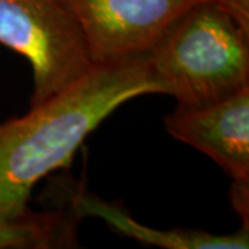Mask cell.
<instances>
[{
	"label": "cell",
	"instance_id": "6da1fadb",
	"mask_svg": "<svg viewBox=\"0 0 249 249\" xmlns=\"http://www.w3.org/2000/svg\"><path fill=\"white\" fill-rule=\"evenodd\" d=\"M150 93H162V88L148 54H133L94 64L27 115L0 124V217L28 212L32 190L42 178L67 166L119 106Z\"/></svg>",
	"mask_w": 249,
	"mask_h": 249
},
{
	"label": "cell",
	"instance_id": "7a4b0ae2",
	"mask_svg": "<svg viewBox=\"0 0 249 249\" xmlns=\"http://www.w3.org/2000/svg\"><path fill=\"white\" fill-rule=\"evenodd\" d=\"M249 31L226 9L202 0L184 11L148 52L162 93L201 106L249 85Z\"/></svg>",
	"mask_w": 249,
	"mask_h": 249
},
{
	"label": "cell",
	"instance_id": "3957f363",
	"mask_svg": "<svg viewBox=\"0 0 249 249\" xmlns=\"http://www.w3.org/2000/svg\"><path fill=\"white\" fill-rule=\"evenodd\" d=\"M0 43L32 65L31 108L71 86L94 65L79 21L64 0H0Z\"/></svg>",
	"mask_w": 249,
	"mask_h": 249
},
{
	"label": "cell",
	"instance_id": "277c9868",
	"mask_svg": "<svg viewBox=\"0 0 249 249\" xmlns=\"http://www.w3.org/2000/svg\"><path fill=\"white\" fill-rule=\"evenodd\" d=\"M79 21L91 61L148 53L172 22L202 0H64Z\"/></svg>",
	"mask_w": 249,
	"mask_h": 249
},
{
	"label": "cell",
	"instance_id": "5b68a950",
	"mask_svg": "<svg viewBox=\"0 0 249 249\" xmlns=\"http://www.w3.org/2000/svg\"><path fill=\"white\" fill-rule=\"evenodd\" d=\"M165 127L212 158L234 183L249 184V85L208 104H178Z\"/></svg>",
	"mask_w": 249,
	"mask_h": 249
},
{
	"label": "cell",
	"instance_id": "8992f818",
	"mask_svg": "<svg viewBox=\"0 0 249 249\" xmlns=\"http://www.w3.org/2000/svg\"><path fill=\"white\" fill-rule=\"evenodd\" d=\"M72 211L78 217L96 216L122 232L140 242H147L166 249H248V229H241L234 234H211L201 230H157L136 222L130 214L115 205L91 196L86 191L76 193L71 199Z\"/></svg>",
	"mask_w": 249,
	"mask_h": 249
},
{
	"label": "cell",
	"instance_id": "52a82bcc",
	"mask_svg": "<svg viewBox=\"0 0 249 249\" xmlns=\"http://www.w3.org/2000/svg\"><path fill=\"white\" fill-rule=\"evenodd\" d=\"M76 219L64 211L0 217V249H47L75 244Z\"/></svg>",
	"mask_w": 249,
	"mask_h": 249
},
{
	"label": "cell",
	"instance_id": "ba28073f",
	"mask_svg": "<svg viewBox=\"0 0 249 249\" xmlns=\"http://www.w3.org/2000/svg\"><path fill=\"white\" fill-rule=\"evenodd\" d=\"M226 9L242 27L249 31V0H212Z\"/></svg>",
	"mask_w": 249,
	"mask_h": 249
}]
</instances>
